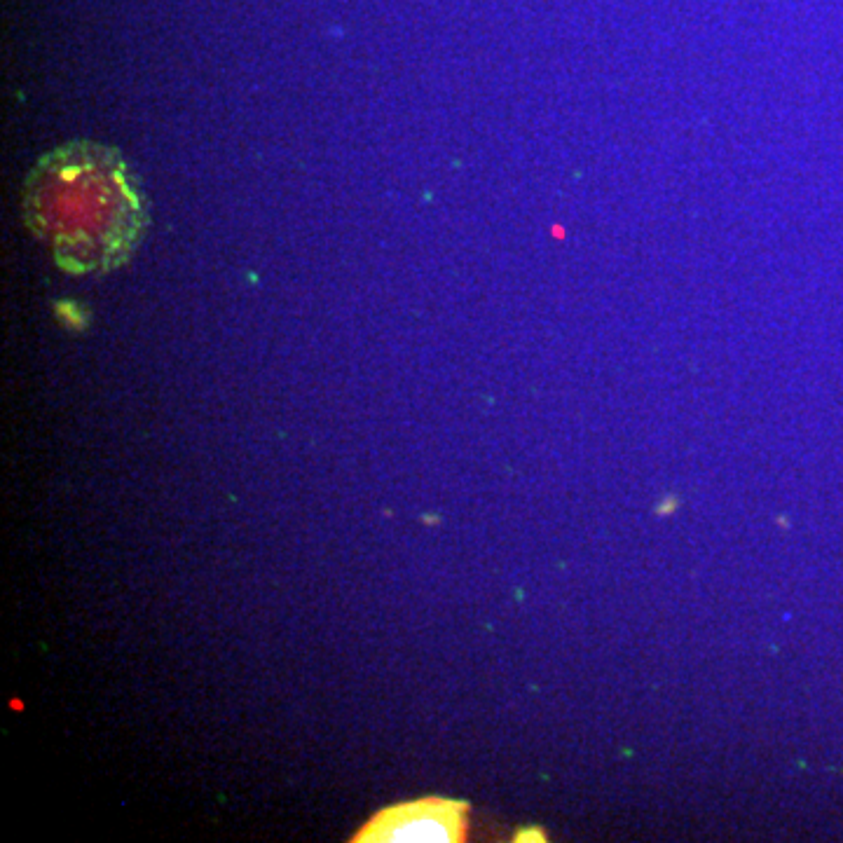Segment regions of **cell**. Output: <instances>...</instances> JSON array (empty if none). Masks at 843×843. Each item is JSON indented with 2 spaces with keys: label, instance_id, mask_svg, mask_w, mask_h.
<instances>
[{
  "label": "cell",
  "instance_id": "7a4b0ae2",
  "mask_svg": "<svg viewBox=\"0 0 843 843\" xmlns=\"http://www.w3.org/2000/svg\"><path fill=\"white\" fill-rule=\"evenodd\" d=\"M464 801L422 799L380 811L352 836L354 843H452L466 832Z\"/></svg>",
  "mask_w": 843,
  "mask_h": 843
},
{
  "label": "cell",
  "instance_id": "6da1fadb",
  "mask_svg": "<svg viewBox=\"0 0 843 843\" xmlns=\"http://www.w3.org/2000/svg\"><path fill=\"white\" fill-rule=\"evenodd\" d=\"M26 228L59 270L94 277L120 270L146 242L150 204L118 148L71 141L40 157L24 183Z\"/></svg>",
  "mask_w": 843,
  "mask_h": 843
}]
</instances>
